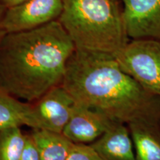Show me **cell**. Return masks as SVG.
I'll return each instance as SVG.
<instances>
[{
    "instance_id": "6da1fadb",
    "label": "cell",
    "mask_w": 160,
    "mask_h": 160,
    "mask_svg": "<svg viewBox=\"0 0 160 160\" xmlns=\"http://www.w3.org/2000/svg\"><path fill=\"white\" fill-rule=\"evenodd\" d=\"M62 85L76 102L113 121L160 125V97L144 89L113 56L75 50Z\"/></svg>"
},
{
    "instance_id": "7a4b0ae2",
    "label": "cell",
    "mask_w": 160,
    "mask_h": 160,
    "mask_svg": "<svg viewBox=\"0 0 160 160\" xmlns=\"http://www.w3.org/2000/svg\"><path fill=\"white\" fill-rule=\"evenodd\" d=\"M75 46L59 20L5 33L0 42V86L33 103L62 85Z\"/></svg>"
},
{
    "instance_id": "3957f363",
    "label": "cell",
    "mask_w": 160,
    "mask_h": 160,
    "mask_svg": "<svg viewBox=\"0 0 160 160\" xmlns=\"http://www.w3.org/2000/svg\"><path fill=\"white\" fill-rule=\"evenodd\" d=\"M59 21L79 51L115 57L130 41L121 0H63Z\"/></svg>"
},
{
    "instance_id": "277c9868",
    "label": "cell",
    "mask_w": 160,
    "mask_h": 160,
    "mask_svg": "<svg viewBox=\"0 0 160 160\" xmlns=\"http://www.w3.org/2000/svg\"><path fill=\"white\" fill-rule=\"evenodd\" d=\"M115 59L144 89L160 97L159 40L130 39Z\"/></svg>"
},
{
    "instance_id": "5b68a950",
    "label": "cell",
    "mask_w": 160,
    "mask_h": 160,
    "mask_svg": "<svg viewBox=\"0 0 160 160\" xmlns=\"http://www.w3.org/2000/svg\"><path fill=\"white\" fill-rule=\"evenodd\" d=\"M63 0H26L6 8L1 22L5 33L28 31L59 20Z\"/></svg>"
},
{
    "instance_id": "8992f818",
    "label": "cell",
    "mask_w": 160,
    "mask_h": 160,
    "mask_svg": "<svg viewBox=\"0 0 160 160\" xmlns=\"http://www.w3.org/2000/svg\"><path fill=\"white\" fill-rule=\"evenodd\" d=\"M130 39L160 41V0H121Z\"/></svg>"
},
{
    "instance_id": "52a82bcc",
    "label": "cell",
    "mask_w": 160,
    "mask_h": 160,
    "mask_svg": "<svg viewBox=\"0 0 160 160\" xmlns=\"http://www.w3.org/2000/svg\"><path fill=\"white\" fill-rule=\"evenodd\" d=\"M75 101L62 85L55 86L33 103L43 130L62 133L71 117Z\"/></svg>"
},
{
    "instance_id": "ba28073f",
    "label": "cell",
    "mask_w": 160,
    "mask_h": 160,
    "mask_svg": "<svg viewBox=\"0 0 160 160\" xmlns=\"http://www.w3.org/2000/svg\"><path fill=\"white\" fill-rule=\"evenodd\" d=\"M113 122L101 112L75 102L69 121L62 133L73 143L91 144L108 129Z\"/></svg>"
},
{
    "instance_id": "9c48e42d",
    "label": "cell",
    "mask_w": 160,
    "mask_h": 160,
    "mask_svg": "<svg viewBox=\"0 0 160 160\" xmlns=\"http://www.w3.org/2000/svg\"><path fill=\"white\" fill-rule=\"evenodd\" d=\"M90 145L102 160H136L131 133L122 122L113 121L108 129Z\"/></svg>"
},
{
    "instance_id": "30bf717a",
    "label": "cell",
    "mask_w": 160,
    "mask_h": 160,
    "mask_svg": "<svg viewBox=\"0 0 160 160\" xmlns=\"http://www.w3.org/2000/svg\"><path fill=\"white\" fill-rule=\"evenodd\" d=\"M28 126L32 129H42L36 115L33 103L22 102L0 86V128Z\"/></svg>"
},
{
    "instance_id": "8fae6325",
    "label": "cell",
    "mask_w": 160,
    "mask_h": 160,
    "mask_svg": "<svg viewBox=\"0 0 160 160\" xmlns=\"http://www.w3.org/2000/svg\"><path fill=\"white\" fill-rule=\"evenodd\" d=\"M136 160H160V125L138 122L128 125Z\"/></svg>"
},
{
    "instance_id": "7c38bea8",
    "label": "cell",
    "mask_w": 160,
    "mask_h": 160,
    "mask_svg": "<svg viewBox=\"0 0 160 160\" xmlns=\"http://www.w3.org/2000/svg\"><path fill=\"white\" fill-rule=\"evenodd\" d=\"M39 151V160H66L73 142L62 133L48 130L33 129L31 132Z\"/></svg>"
},
{
    "instance_id": "4fadbf2b",
    "label": "cell",
    "mask_w": 160,
    "mask_h": 160,
    "mask_svg": "<svg viewBox=\"0 0 160 160\" xmlns=\"http://www.w3.org/2000/svg\"><path fill=\"white\" fill-rule=\"evenodd\" d=\"M25 141L26 133L20 127L0 128V160H19Z\"/></svg>"
},
{
    "instance_id": "5bb4252c",
    "label": "cell",
    "mask_w": 160,
    "mask_h": 160,
    "mask_svg": "<svg viewBox=\"0 0 160 160\" xmlns=\"http://www.w3.org/2000/svg\"><path fill=\"white\" fill-rule=\"evenodd\" d=\"M66 160H102L90 144L73 143Z\"/></svg>"
},
{
    "instance_id": "9a60e30c",
    "label": "cell",
    "mask_w": 160,
    "mask_h": 160,
    "mask_svg": "<svg viewBox=\"0 0 160 160\" xmlns=\"http://www.w3.org/2000/svg\"><path fill=\"white\" fill-rule=\"evenodd\" d=\"M19 160H39L37 146L31 133H26L25 145Z\"/></svg>"
},
{
    "instance_id": "2e32d148",
    "label": "cell",
    "mask_w": 160,
    "mask_h": 160,
    "mask_svg": "<svg viewBox=\"0 0 160 160\" xmlns=\"http://www.w3.org/2000/svg\"><path fill=\"white\" fill-rule=\"evenodd\" d=\"M25 1L26 0H0V3L3 6H5L6 8H8L19 5V4Z\"/></svg>"
},
{
    "instance_id": "e0dca14e",
    "label": "cell",
    "mask_w": 160,
    "mask_h": 160,
    "mask_svg": "<svg viewBox=\"0 0 160 160\" xmlns=\"http://www.w3.org/2000/svg\"><path fill=\"white\" fill-rule=\"evenodd\" d=\"M5 10H6V8L5 6H3L1 3H0V42H1L2 39L3 37L5 34V32L3 31L1 27V22H2V19L4 13H5Z\"/></svg>"
}]
</instances>
